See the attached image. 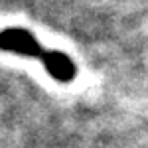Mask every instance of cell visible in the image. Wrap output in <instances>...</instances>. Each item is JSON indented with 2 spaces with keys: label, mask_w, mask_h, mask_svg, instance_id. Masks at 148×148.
I'll return each mask as SVG.
<instances>
[{
  "label": "cell",
  "mask_w": 148,
  "mask_h": 148,
  "mask_svg": "<svg viewBox=\"0 0 148 148\" xmlns=\"http://www.w3.org/2000/svg\"><path fill=\"white\" fill-rule=\"evenodd\" d=\"M0 49L16 51V53H24V56L40 59L46 65L47 73L51 77H56L57 81H71L77 75V67L73 65V61L67 56H63L59 51L42 49L34 36L20 28H6L0 32Z\"/></svg>",
  "instance_id": "1"
}]
</instances>
